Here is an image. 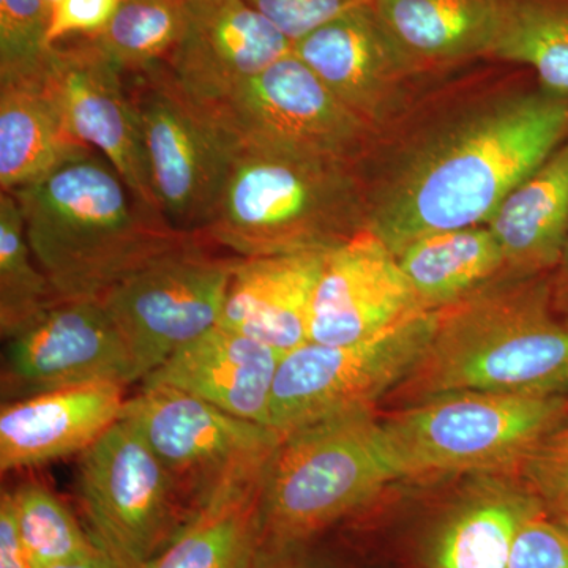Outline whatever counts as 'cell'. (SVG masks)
I'll return each mask as SVG.
<instances>
[{
  "mask_svg": "<svg viewBox=\"0 0 568 568\" xmlns=\"http://www.w3.org/2000/svg\"><path fill=\"white\" fill-rule=\"evenodd\" d=\"M487 226L507 275H552L568 239V138L504 197Z\"/></svg>",
  "mask_w": 568,
  "mask_h": 568,
  "instance_id": "cell-24",
  "label": "cell"
},
{
  "mask_svg": "<svg viewBox=\"0 0 568 568\" xmlns=\"http://www.w3.org/2000/svg\"><path fill=\"white\" fill-rule=\"evenodd\" d=\"M291 51L293 41L248 0H185V26L166 63L194 102L212 108Z\"/></svg>",
  "mask_w": 568,
  "mask_h": 568,
  "instance_id": "cell-17",
  "label": "cell"
},
{
  "mask_svg": "<svg viewBox=\"0 0 568 568\" xmlns=\"http://www.w3.org/2000/svg\"><path fill=\"white\" fill-rule=\"evenodd\" d=\"M123 0H59L51 9L48 44L55 47L71 36L93 39L108 28Z\"/></svg>",
  "mask_w": 568,
  "mask_h": 568,
  "instance_id": "cell-35",
  "label": "cell"
},
{
  "mask_svg": "<svg viewBox=\"0 0 568 568\" xmlns=\"http://www.w3.org/2000/svg\"><path fill=\"white\" fill-rule=\"evenodd\" d=\"M459 392L568 395V321L552 304L551 275H504L436 313L403 406Z\"/></svg>",
  "mask_w": 568,
  "mask_h": 568,
  "instance_id": "cell-3",
  "label": "cell"
},
{
  "mask_svg": "<svg viewBox=\"0 0 568 568\" xmlns=\"http://www.w3.org/2000/svg\"><path fill=\"white\" fill-rule=\"evenodd\" d=\"M291 41L301 40L325 22L366 0H248Z\"/></svg>",
  "mask_w": 568,
  "mask_h": 568,
  "instance_id": "cell-33",
  "label": "cell"
},
{
  "mask_svg": "<svg viewBox=\"0 0 568 568\" xmlns=\"http://www.w3.org/2000/svg\"><path fill=\"white\" fill-rule=\"evenodd\" d=\"M508 568H568V528L547 514L526 523L511 549Z\"/></svg>",
  "mask_w": 568,
  "mask_h": 568,
  "instance_id": "cell-34",
  "label": "cell"
},
{
  "mask_svg": "<svg viewBox=\"0 0 568 568\" xmlns=\"http://www.w3.org/2000/svg\"><path fill=\"white\" fill-rule=\"evenodd\" d=\"M47 2H48V6H50V9H52V7H54L55 3L59 2V0H47Z\"/></svg>",
  "mask_w": 568,
  "mask_h": 568,
  "instance_id": "cell-40",
  "label": "cell"
},
{
  "mask_svg": "<svg viewBox=\"0 0 568 568\" xmlns=\"http://www.w3.org/2000/svg\"><path fill=\"white\" fill-rule=\"evenodd\" d=\"M396 257L426 313L443 312L507 275L487 224L425 235Z\"/></svg>",
  "mask_w": 568,
  "mask_h": 568,
  "instance_id": "cell-26",
  "label": "cell"
},
{
  "mask_svg": "<svg viewBox=\"0 0 568 568\" xmlns=\"http://www.w3.org/2000/svg\"><path fill=\"white\" fill-rule=\"evenodd\" d=\"M207 110L239 149L321 162L357 164L377 134L293 51Z\"/></svg>",
  "mask_w": 568,
  "mask_h": 568,
  "instance_id": "cell-9",
  "label": "cell"
},
{
  "mask_svg": "<svg viewBox=\"0 0 568 568\" xmlns=\"http://www.w3.org/2000/svg\"><path fill=\"white\" fill-rule=\"evenodd\" d=\"M328 253L239 257L219 325L282 355L305 345L313 295Z\"/></svg>",
  "mask_w": 568,
  "mask_h": 568,
  "instance_id": "cell-20",
  "label": "cell"
},
{
  "mask_svg": "<svg viewBox=\"0 0 568 568\" xmlns=\"http://www.w3.org/2000/svg\"><path fill=\"white\" fill-rule=\"evenodd\" d=\"M125 77L160 209L178 230L200 233L222 194L237 144L185 92L166 62Z\"/></svg>",
  "mask_w": 568,
  "mask_h": 568,
  "instance_id": "cell-7",
  "label": "cell"
},
{
  "mask_svg": "<svg viewBox=\"0 0 568 568\" xmlns=\"http://www.w3.org/2000/svg\"><path fill=\"white\" fill-rule=\"evenodd\" d=\"M551 286L556 313L568 321V239L558 268L552 272Z\"/></svg>",
  "mask_w": 568,
  "mask_h": 568,
  "instance_id": "cell-39",
  "label": "cell"
},
{
  "mask_svg": "<svg viewBox=\"0 0 568 568\" xmlns=\"http://www.w3.org/2000/svg\"><path fill=\"white\" fill-rule=\"evenodd\" d=\"M488 62L521 67L568 95V0H503Z\"/></svg>",
  "mask_w": 568,
  "mask_h": 568,
  "instance_id": "cell-27",
  "label": "cell"
},
{
  "mask_svg": "<svg viewBox=\"0 0 568 568\" xmlns=\"http://www.w3.org/2000/svg\"><path fill=\"white\" fill-rule=\"evenodd\" d=\"M436 313H422L354 345L306 342L283 355L272 388L268 428L282 436L306 426L373 409L424 355Z\"/></svg>",
  "mask_w": 568,
  "mask_h": 568,
  "instance_id": "cell-8",
  "label": "cell"
},
{
  "mask_svg": "<svg viewBox=\"0 0 568 568\" xmlns=\"http://www.w3.org/2000/svg\"><path fill=\"white\" fill-rule=\"evenodd\" d=\"M466 70L429 89L355 164L366 230L396 256L425 235L487 224L568 138V95L521 67Z\"/></svg>",
  "mask_w": 568,
  "mask_h": 568,
  "instance_id": "cell-1",
  "label": "cell"
},
{
  "mask_svg": "<svg viewBox=\"0 0 568 568\" xmlns=\"http://www.w3.org/2000/svg\"><path fill=\"white\" fill-rule=\"evenodd\" d=\"M398 480L402 470L373 409L284 436L264 481L260 560L313 544Z\"/></svg>",
  "mask_w": 568,
  "mask_h": 568,
  "instance_id": "cell-5",
  "label": "cell"
},
{
  "mask_svg": "<svg viewBox=\"0 0 568 568\" xmlns=\"http://www.w3.org/2000/svg\"><path fill=\"white\" fill-rule=\"evenodd\" d=\"M11 194L37 263L65 301H102L130 275L200 237L145 207L97 151Z\"/></svg>",
  "mask_w": 568,
  "mask_h": 568,
  "instance_id": "cell-2",
  "label": "cell"
},
{
  "mask_svg": "<svg viewBox=\"0 0 568 568\" xmlns=\"http://www.w3.org/2000/svg\"><path fill=\"white\" fill-rule=\"evenodd\" d=\"M10 493L14 523L32 568H50L85 555L95 538L47 485L26 481Z\"/></svg>",
  "mask_w": 568,
  "mask_h": 568,
  "instance_id": "cell-30",
  "label": "cell"
},
{
  "mask_svg": "<svg viewBox=\"0 0 568 568\" xmlns=\"http://www.w3.org/2000/svg\"><path fill=\"white\" fill-rule=\"evenodd\" d=\"M122 418L151 446L194 514L246 467L272 457L282 436L175 388L142 386Z\"/></svg>",
  "mask_w": 568,
  "mask_h": 568,
  "instance_id": "cell-12",
  "label": "cell"
},
{
  "mask_svg": "<svg viewBox=\"0 0 568 568\" xmlns=\"http://www.w3.org/2000/svg\"><path fill=\"white\" fill-rule=\"evenodd\" d=\"M283 355L216 325L142 381L196 396L231 416L268 426L272 388Z\"/></svg>",
  "mask_w": 568,
  "mask_h": 568,
  "instance_id": "cell-19",
  "label": "cell"
},
{
  "mask_svg": "<svg viewBox=\"0 0 568 568\" xmlns=\"http://www.w3.org/2000/svg\"><path fill=\"white\" fill-rule=\"evenodd\" d=\"M272 457L246 467L216 489L142 568H257L261 506Z\"/></svg>",
  "mask_w": 568,
  "mask_h": 568,
  "instance_id": "cell-23",
  "label": "cell"
},
{
  "mask_svg": "<svg viewBox=\"0 0 568 568\" xmlns=\"http://www.w3.org/2000/svg\"><path fill=\"white\" fill-rule=\"evenodd\" d=\"M0 568H32L18 534L9 491L0 496Z\"/></svg>",
  "mask_w": 568,
  "mask_h": 568,
  "instance_id": "cell-36",
  "label": "cell"
},
{
  "mask_svg": "<svg viewBox=\"0 0 568 568\" xmlns=\"http://www.w3.org/2000/svg\"><path fill=\"white\" fill-rule=\"evenodd\" d=\"M50 568H141L133 566L129 560L119 558L118 555L110 549L102 547L97 541L95 547L80 558L67 560V562L58 564Z\"/></svg>",
  "mask_w": 568,
  "mask_h": 568,
  "instance_id": "cell-38",
  "label": "cell"
},
{
  "mask_svg": "<svg viewBox=\"0 0 568 568\" xmlns=\"http://www.w3.org/2000/svg\"><path fill=\"white\" fill-rule=\"evenodd\" d=\"M77 487L95 541L141 568L193 515L151 446L122 417L80 455Z\"/></svg>",
  "mask_w": 568,
  "mask_h": 568,
  "instance_id": "cell-10",
  "label": "cell"
},
{
  "mask_svg": "<svg viewBox=\"0 0 568 568\" xmlns=\"http://www.w3.org/2000/svg\"><path fill=\"white\" fill-rule=\"evenodd\" d=\"M44 78L74 136L102 153L145 207L163 215L125 73L95 41L85 39L52 47Z\"/></svg>",
  "mask_w": 568,
  "mask_h": 568,
  "instance_id": "cell-15",
  "label": "cell"
},
{
  "mask_svg": "<svg viewBox=\"0 0 568 568\" xmlns=\"http://www.w3.org/2000/svg\"><path fill=\"white\" fill-rule=\"evenodd\" d=\"M293 54L376 133L443 81L414 69L369 0L294 41Z\"/></svg>",
  "mask_w": 568,
  "mask_h": 568,
  "instance_id": "cell-14",
  "label": "cell"
},
{
  "mask_svg": "<svg viewBox=\"0 0 568 568\" xmlns=\"http://www.w3.org/2000/svg\"><path fill=\"white\" fill-rule=\"evenodd\" d=\"M89 152L44 73L0 80V192H17Z\"/></svg>",
  "mask_w": 568,
  "mask_h": 568,
  "instance_id": "cell-25",
  "label": "cell"
},
{
  "mask_svg": "<svg viewBox=\"0 0 568 568\" xmlns=\"http://www.w3.org/2000/svg\"><path fill=\"white\" fill-rule=\"evenodd\" d=\"M548 514L525 481L488 476L470 488L429 538V568H508L526 523Z\"/></svg>",
  "mask_w": 568,
  "mask_h": 568,
  "instance_id": "cell-22",
  "label": "cell"
},
{
  "mask_svg": "<svg viewBox=\"0 0 568 568\" xmlns=\"http://www.w3.org/2000/svg\"><path fill=\"white\" fill-rule=\"evenodd\" d=\"M568 414V395L459 392L396 409L383 426L405 478L521 467Z\"/></svg>",
  "mask_w": 568,
  "mask_h": 568,
  "instance_id": "cell-6",
  "label": "cell"
},
{
  "mask_svg": "<svg viewBox=\"0 0 568 568\" xmlns=\"http://www.w3.org/2000/svg\"><path fill=\"white\" fill-rule=\"evenodd\" d=\"M185 26V0H123L108 28L93 37L123 73L166 62Z\"/></svg>",
  "mask_w": 568,
  "mask_h": 568,
  "instance_id": "cell-29",
  "label": "cell"
},
{
  "mask_svg": "<svg viewBox=\"0 0 568 568\" xmlns=\"http://www.w3.org/2000/svg\"><path fill=\"white\" fill-rule=\"evenodd\" d=\"M62 295L37 263L26 235L17 197L0 192V334H20L40 320Z\"/></svg>",
  "mask_w": 568,
  "mask_h": 568,
  "instance_id": "cell-28",
  "label": "cell"
},
{
  "mask_svg": "<svg viewBox=\"0 0 568 568\" xmlns=\"http://www.w3.org/2000/svg\"><path fill=\"white\" fill-rule=\"evenodd\" d=\"M366 230L355 164L237 149L205 244L241 257L332 252Z\"/></svg>",
  "mask_w": 568,
  "mask_h": 568,
  "instance_id": "cell-4",
  "label": "cell"
},
{
  "mask_svg": "<svg viewBox=\"0 0 568 568\" xmlns=\"http://www.w3.org/2000/svg\"><path fill=\"white\" fill-rule=\"evenodd\" d=\"M422 313L396 254L364 230L328 253L313 295L308 342L354 345Z\"/></svg>",
  "mask_w": 568,
  "mask_h": 568,
  "instance_id": "cell-16",
  "label": "cell"
},
{
  "mask_svg": "<svg viewBox=\"0 0 568 568\" xmlns=\"http://www.w3.org/2000/svg\"><path fill=\"white\" fill-rule=\"evenodd\" d=\"M50 18L47 0H0V80L44 73Z\"/></svg>",
  "mask_w": 568,
  "mask_h": 568,
  "instance_id": "cell-31",
  "label": "cell"
},
{
  "mask_svg": "<svg viewBox=\"0 0 568 568\" xmlns=\"http://www.w3.org/2000/svg\"><path fill=\"white\" fill-rule=\"evenodd\" d=\"M521 474L547 511L568 521V414L523 463Z\"/></svg>",
  "mask_w": 568,
  "mask_h": 568,
  "instance_id": "cell-32",
  "label": "cell"
},
{
  "mask_svg": "<svg viewBox=\"0 0 568 568\" xmlns=\"http://www.w3.org/2000/svg\"><path fill=\"white\" fill-rule=\"evenodd\" d=\"M377 18L429 80L488 62L503 0H369Z\"/></svg>",
  "mask_w": 568,
  "mask_h": 568,
  "instance_id": "cell-21",
  "label": "cell"
},
{
  "mask_svg": "<svg viewBox=\"0 0 568 568\" xmlns=\"http://www.w3.org/2000/svg\"><path fill=\"white\" fill-rule=\"evenodd\" d=\"M257 568H336L331 560L313 551V544L291 549L274 558L260 560Z\"/></svg>",
  "mask_w": 568,
  "mask_h": 568,
  "instance_id": "cell-37",
  "label": "cell"
},
{
  "mask_svg": "<svg viewBox=\"0 0 568 568\" xmlns=\"http://www.w3.org/2000/svg\"><path fill=\"white\" fill-rule=\"evenodd\" d=\"M215 250L197 237L130 275L100 301L125 336L141 383L220 324L241 256Z\"/></svg>",
  "mask_w": 568,
  "mask_h": 568,
  "instance_id": "cell-11",
  "label": "cell"
},
{
  "mask_svg": "<svg viewBox=\"0 0 568 568\" xmlns=\"http://www.w3.org/2000/svg\"><path fill=\"white\" fill-rule=\"evenodd\" d=\"M562 523H564V525H566V526H567V528H568V521H562Z\"/></svg>",
  "mask_w": 568,
  "mask_h": 568,
  "instance_id": "cell-41",
  "label": "cell"
},
{
  "mask_svg": "<svg viewBox=\"0 0 568 568\" xmlns=\"http://www.w3.org/2000/svg\"><path fill=\"white\" fill-rule=\"evenodd\" d=\"M141 381L129 343L100 301H62L6 339L0 373L3 403L89 386Z\"/></svg>",
  "mask_w": 568,
  "mask_h": 568,
  "instance_id": "cell-13",
  "label": "cell"
},
{
  "mask_svg": "<svg viewBox=\"0 0 568 568\" xmlns=\"http://www.w3.org/2000/svg\"><path fill=\"white\" fill-rule=\"evenodd\" d=\"M125 387L89 384L3 403L0 470L36 469L81 455L121 420Z\"/></svg>",
  "mask_w": 568,
  "mask_h": 568,
  "instance_id": "cell-18",
  "label": "cell"
}]
</instances>
